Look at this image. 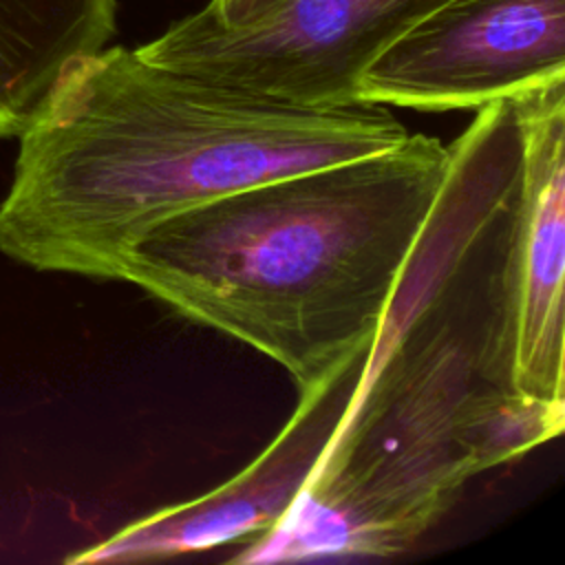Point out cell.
Instances as JSON below:
<instances>
[{
  "label": "cell",
  "instance_id": "8",
  "mask_svg": "<svg viewBox=\"0 0 565 565\" xmlns=\"http://www.w3.org/2000/svg\"><path fill=\"white\" fill-rule=\"evenodd\" d=\"M115 31L117 0H0V139L20 137L62 71Z\"/></svg>",
  "mask_w": 565,
  "mask_h": 565
},
{
  "label": "cell",
  "instance_id": "9",
  "mask_svg": "<svg viewBox=\"0 0 565 565\" xmlns=\"http://www.w3.org/2000/svg\"><path fill=\"white\" fill-rule=\"evenodd\" d=\"M278 2L282 0H210L201 9L221 24H243L267 13Z\"/></svg>",
  "mask_w": 565,
  "mask_h": 565
},
{
  "label": "cell",
  "instance_id": "1",
  "mask_svg": "<svg viewBox=\"0 0 565 565\" xmlns=\"http://www.w3.org/2000/svg\"><path fill=\"white\" fill-rule=\"evenodd\" d=\"M448 148L446 181L333 439L285 521L234 563L399 554L472 477L563 433L565 406L514 386L512 102L479 108Z\"/></svg>",
  "mask_w": 565,
  "mask_h": 565
},
{
  "label": "cell",
  "instance_id": "3",
  "mask_svg": "<svg viewBox=\"0 0 565 565\" xmlns=\"http://www.w3.org/2000/svg\"><path fill=\"white\" fill-rule=\"evenodd\" d=\"M448 166V146L411 132L234 190L157 223L119 280L271 358L300 393L371 347Z\"/></svg>",
  "mask_w": 565,
  "mask_h": 565
},
{
  "label": "cell",
  "instance_id": "2",
  "mask_svg": "<svg viewBox=\"0 0 565 565\" xmlns=\"http://www.w3.org/2000/svg\"><path fill=\"white\" fill-rule=\"evenodd\" d=\"M408 135L382 104L296 106L104 46L62 71L20 132L0 252L35 271L119 280L157 223Z\"/></svg>",
  "mask_w": 565,
  "mask_h": 565
},
{
  "label": "cell",
  "instance_id": "6",
  "mask_svg": "<svg viewBox=\"0 0 565 565\" xmlns=\"http://www.w3.org/2000/svg\"><path fill=\"white\" fill-rule=\"evenodd\" d=\"M369 349L353 353L322 382L300 391L298 406L269 446L238 475L203 497L161 508L66 563H132L258 539L278 527L300 499L333 439L362 375Z\"/></svg>",
  "mask_w": 565,
  "mask_h": 565
},
{
  "label": "cell",
  "instance_id": "4",
  "mask_svg": "<svg viewBox=\"0 0 565 565\" xmlns=\"http://www.w3.org/2000/svg\"><path fill=\"white\" fill-rule=\"evenodd\" d=\"M448 0H282L221 24L203 9L137 46L159 66L296 106L353 104L364 66Z\"/></svg>",
  "mask_w": 565,
  "mask_h": 565
},
{
  "label": "cell",
  "instance_id": "7",
  "mask_svg": "<svg viewBox=\"0 0 565 565\" xmlns=\"http://www.w3.org/2000/svg\"><path fill=\"white\" fill-rule=\"evenodd\" d=\"M521 137V183L512 238L514 386L565 406V77L510 97Z\"/></svg>",
  "mask_w": 565,
  "mask_h": 565
},
{
  "label": "cell",
  "instance_id": "5",
  "mask_svg": "<svg viewBox=\"0 0 565 565\" xmlns=\"http://www.w3.org/2000/svg\"><path fill=\"white\" fill-rule=\"evenodd\" d=\"M565 77V0H448L360 73L355 99L479 110Z\"/></svg>",
  "mask_w": 565,
  "mask_h": 565
}]
</instances>
